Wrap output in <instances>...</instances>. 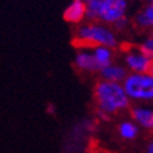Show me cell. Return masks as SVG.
<instances>
[{
	"instance_id": "cell-9",
	"label": "cell",
	"mask_w": 153,
	"mask_h": 153,
	"mask_svg": "<svg viewBox=\"0 0 153 153\" xmlns=\"http://www.w3.org/2000/svg\"><path fill=\"white\" fill-rule=\"evenodd\" d=\"M132 25L140 31L153 30V6L152 4H145L140 7L132 19Z\"/></svg>"
},
{
	"instance_id": "cell-16",
	"label": "cell",
	"mask_w": 153,
	"mask_h": 153,
	"mask_svg": "<svg viewBox=\"0 0 153 153\" xmlns=\"http://www.w3.org/2000/svg\"><path fill=\"white\" fill-rule=\"evenodd\" d=\"M148 72L151 75H153V60L151 61V65H149V69H148Z\"/></svg>"
},
{
	"instance_id": "cell-18",
	"label": "cell",
	"mask_w": 153,
	"mask_h": 153,
	"mask_svg": "<svg viewBox=\"0 0 153 153\" xmlns=\"http://www.w3.org/2000/svg\"><path fill=\"white\" fill-rule=\"evenodd\" d=\"M75 1H83V0H75Z\"/></svg>"
},
{
	"instance_id": "cell-19",
	"label": "cell",
	"mask_w": 153,
	"mask_h": 153,
	"mask_svg": "<svg viewBox=\"0 0 153 153\" xmlns=\"http://www.w3.org/2000/svg\"><path fill=\"white\" fill-rule=\"evenodd\" d=\"M151 36H153V30H152V31H151Z\"/></svg>"
},
{
	"instance_id": "cell-6",
	"label": "cell",
	"mask_w": 153,
	"mask_h": 153,
	"mask_svg": "<svg viewBox=\"0 0 153 153\" xmlns=\"http://www.w3.org/2000/svg\"><path fill=\"white\" fill-rule=\"evenodd\" d=\"M129 118L143 131H153V107L147 103H134L129 108Z\"/></svg>"
},
{
	"instance_id": "cell-7",
	"label": "cell",
	"mask_w": 153,
	"mask_h": 153,
	"mask_svg": "<svg viewBox=\"0 0 153 153\" xmlns=\"http://www.w3.org/2000/svg\"><path fill=\"white\" fill-rule=\"evenodd\" d=\"M74 65L79 71L87 74V75H93L98 74V68L94 62L92 50L90 48H77L75 59H74Z\"/></svg>"
},
{
	"instance_id": "cell-1",
	"label": "cell",
	"mask_w": 153,
	"mask_h": 153,
	"mask_svg": "<svg viewBox=\"0 0 153 153\" xmlns=\"http://www.w3.org/2000/svg\"><path fill=\"white\" fill-rule=\"evenodd\" d=\"M96 111L100 118H114L129 110L131 102L120 82L98 80L93 88Z\"/></svg>"
},
{
	"instance_id": "cell-17",
	"label": "cell",
	"mask_w": 153,
	"mask_h": 153,
	"mask_svg": "<svg viewBox=\"0 0 153 153\" xmlns=\"http://www.w3.org/2000/svg\"><path fill=\"white\" fill-rule=\"evenodd\" d=\"M141 1H143L145 4H151V3L153 1V0H141Z\"/></svg>"
},
{
	"instance_id": "cell-12",
	"label": "cell",
	"mask_w": 153,
	"mask_h": 153,
	"mask_svg": "<svg viewBox=\"0 0 153 153\" xmlns=\"http://www.w3.org/2000/svg\"><path fill=\"white\" fill-rule=\"evenodd\" d=\"M91 50H92V54H93L94 62L98 68V71L102 68L109 65L110 62H113L115 60V49H113V48L99 45V47L91 48Z\"/></svg>"
},
{
	"instance_id": "cell-15",
	"label": "cell",
	"mask_w": 153,
	"mask_h": 153,
	"mask_svg": "<svg viewBox=\"0 0 153 153\" xmlns=\"http://www.w3.org/2000/svg\"><path fill=\"white\" fill-rule=\"evenodd\" d=\"M145 153H153V137L147 141L146 147H145Z\"/></svg>"
},
{
	"instance_id": "cell-5",
	"label": "cell",
	"mask_w": 153,
	"mask_h": 153,
	"mask_svg": "<svg viewBox=\"0 0 153 153\" xmlns=\"http://www.w3.org/2000/svg\"><path fill=\"white\" fill-rule=\"evenodd\" d=\"M151 59L140 49L138 45H129L123 49L121 64L127 72H147L151 65Z\"/></svg>"
},
{
	"instance_id": "cell-10",
	"label": "cell",
	"mask_w": 153,
	"mask_h": 153,
	"mask_svg": "<svg viewBox=\"0 0 153 153\" xmlns=\"http://www.w3.org/2000/svg\"><path fill=\"white\" fill-rule=\"evenodd\" d=\"M64 20L71 25H75V26H79L82 22L87 21L85 3L72 0L64 11Z\"/></svg>"
},
{
	"instance_id": "cell-21",
	"label": "cell",
	"mask_w": 153,
	"mask_h": 153,
	"mask_svg": "<svg viewBox=\"0 0 153 153\" xmlns=\"http://www.w3.org/2000/svg\"><path fill=\"white\" fill-rule=\"evenodd\" d=\"M152 107H153V103H152Z\"/></svg>"
},
{
	"instance_id": "cell-20",
	"label": "cell",
	"mask_w": 153,
	"mask_h": 153,
	"mask_svg": "<svg viewBox=\"0 0 153 153\" xmlns=\"http://www.w3.org/2000/svg\"><path fill=\"white\" fill-rule=\"evenodd\" d=\"M151 4H152V6H153V1H152V3H151Z\"/></svg>"
},
{
	"instance_id": "cell-14",
	"label": "cell",
	"mask_w": 153,
	"mask_h": 153,
	"mask_svg": "<svg viewBox=\"0 0 153 153\" xmlns=\"http://www.w3.org/2000/svg\"><path fill=\"white\" fill-rule=\"evenodd\" d=\"M138 47L151 60H153V36H151V34L147 36L145 39L138 44Z\"/></svg>"
},
{
	"instance_id": "cell-11",
	"label": "cell",
	"mask_w": 153,
	"mask_h": 153,
	"mask_svg": "<svg viewBox=\"0 0 153 153\" xmlns=\"http://www.w3.org/2000/svg\"><path fill=\"white\" fill-rule=\"evenodd\" d=\"M141 129L129 118L121 119L117 125V134L125 142H134L138 138Z\"/></svg>"
},
{
	"instance_id": "cell-4",
	"label": "cell",
	"mask_w": 153,
	"mask_h": 153,
	"mask_svg": "<svg viewBox=\"0 0 153 153\" xmlns=\"http://www.w3.org/2000/svg\"><path fill=\"white\" fill-rule=\"evenodd\" d=\"M129 0H102L98 21L114 27L118 22L127 19Z\"/></svg>"
},
{
	"instance_id": "cell-2",
	"label": "cell",
	"mask_w": 153,
	"mask_h": 153,
	"mask_svg": "<svg viewBox=\"0 0 153 153\" xmlns=\"http://www.w3.org/2000/svg\"><path fill=\"white\" fill-rule=\"evenodd\" d=\"M76 48H94L99 45L117 49L119 47L118 33L109 25L100 21H85L76 27L74 34Z\"/></svg>"
},
{
	"instance_id": "cell-13",
	"label": "cell",
	"mask_w": 153,
	"mask_h": 153,
	"mask_svg": "<svg viewBox=\"0 0 153 153\" xmlns=\"http://www.w3.org/2000/svg\"><path fill=\"white\" fill-rule=\"evenodd\" d=\"M102 0H83L87 21H98Z\"/></svg>"
},
{
	"instance_id": "cell-3",
	"label": "cell",
	"mask_w": 153,
	"mask_h": 153,
	"mask_svg": "<svg viewBox=\"0 0 153 153\" xmlns=\"http://www.w3.org/2000/svg\"><path fill=\"white\" fill-rule=\"evenodd\" d=\"M127 98L134 103H153V75L147 72H129L121 82Z\"/></svg>"
},
{
	"instance_id": "cell-8",
	"label": "cell",
	"mask_w": 153,
	"mask_h": 153,
	"mask_svg": "<svg viewBox=\"0 0 153 153\" xmlns=\"http://www.w3.org/2000/svg\"><path fill=\"white\" fill-rule=\"evenodd\" d=\"M129 74L127 70L125 69V66L120 61L114 60L113 62H110L109 65L102 68L98 71L99 79L104 80V81H110V82H123L124 79L126 77V75Z\"/></svg>"
}]
</instances>
